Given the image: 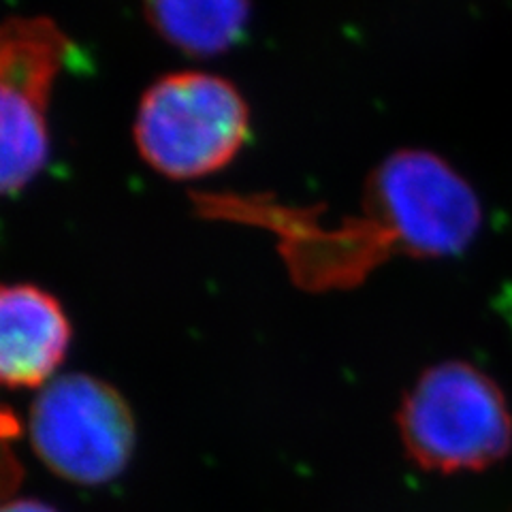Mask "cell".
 Listing matches in <instances>:
<instances>
[{
  "mask_svg": "<svg viewBox=\"0 0 512 512\" xmlns=\"http://www.w3.org/2000/svg\"><path fill=\"white\" fill-rule=\"evenodd\" d=\"M3 512H56L52 506H47L37 500H15L3 508Z\"/></svg>",
  "mask_w": 512,
  "mask_h": 512,
  "instance_id": "ba28073f",
  "label": "cell"
},
{
  "mask_svg": "<svg viewBox=\"0 0 512 512\" xmlns=\"http://www.w3.org/2000/svg\"><path fill=\"white\" fill-rule=\"evenodd\" d=\"M192 203L203 218L269 231L293 282L310 293L355 288L395 256L461 254L483 224L474 188L427 150L384 158L365 182L359 212L325 224L318 207L286 205L269 195L195 192Z\"/></svg>",
  "mask_w": 512,
  "mask_h": 512,
  "instance_id": "6da1fadb",
  "label": "cell"
},
{
  "mask_svg": "<svg viewBox=\"0 0 512 512\" xmlns=\"http://www.w3.org/2000/svg\"><path fill=\"white\" fill-rule=\"evenodd\" d=\"M62 303L37 284H7L0 293V378L9 389L50 384L71 346Z\"/></svg>",
  "mask_w": 512,
  "mask_h": 512,
  "instance_id": "8992f818",
  "label": "cell"
},
{
  "mask_svg": "<svg viewBox=\"0 0 512 512\" xmlns=\"http://www.w3.org/2000/svg\"><path fill=\"white\" fill-rule=\"evenodd\" d=\"M73 43L52 18L15 15L0 32V188L15 197L50 158V109Z\"/></svg>",
  "mask_w": 512,
  "mask_h": 512,
  "instance_id": "5b68a950",
  "label": "cell"
},
{
  "mask_svg": "<svg viewBox=\"0 0 512 512\" xmlns=\"http://www.w3.org/2000/svg\"><path fill=\"white\" fill-rule=\"evenodd\" d=\"M397 427L408 457L431 472L485 470L512 448L504 393L466 361L431 365L416 378L397 410Z\"/></svg>",
  "mask_w": 512,
  "mask_h": 512,
  "instance_id": "7a4b0ae2",
  "label": "cell"
},
{
  "mask_svg": "<svg viewBox=\"0 0 512 512\" xmlns=\"http://www.w3.org/2000/svg\"><path fill=\"white\" fill-rule=\"evenodd\" d=\"M139 156L171 180L227 167L250 137V109L233 82L203 71L169 73L143 92L133 124Z\"/></svg>",
  "mask_w": 512,
  "mask_h": 512,
  "instance_id": "3957f363",
  "label": "cell"
},
{
  "mask_svg": "<svg viewBox=\"0 0 512 512\" xmlns=\"http://www.w3.org/2000/svg\"><path fill=\"white\" fill-rule=\"evenodd\" d=\"M28 427L39 459L77 485L114 480L135 448L131 406L111 384L88 374L45 384L32 404Z\"/></svg>",
  "mask_w": 512,
  "mask_h": 512,
  "instance_id": "277c9868",
  "label": "cell"
},
{
  "mask_svg": "<svg viewBox=\"0 0 512 512\" xmlns=\"http://www.w3.org/2000/svg\"><path fill=\"white\" fill-rule=\"evenodd\" d=\"M156 35L190 58L227 54L246 37L250 0H146Z\"/></svg>",
  "mask_w": 512,
  "mask_h": 512,
  "instance_id": "52a82bcc",
  "label": "cell"
}]
</instances>
